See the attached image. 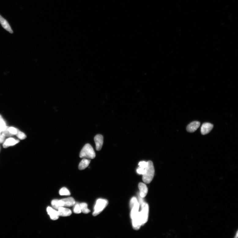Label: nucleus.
<instances>
[{"label":"nucleus","instance_id":"20","mask_svg":"<svg viewBox=\"0 0 238 238\" xmlns=\"http://www.w3.org/2000/svg\"><path fill=\"white\" fill-rule=\"evenodd\" d=\"M17 133L16 135L17 137L20 139H24L27 138L26 135L21 131H20L19 129H17Z\"/></svg>","mask_w":238,"mask_h":238},{"label":"nucleus","instance_id":"15","mask_svg":"<svg viewBox=\"0 0 238 238\" xmlns=\"http://www.w3.org/2000/svg\"><path fill=\"white\" fill-rule=\"evenodd\" d=\"M91 162V160L87 158H83L81 161L79 165L80 170H83L87 167Z\"/></svg>","mask_w":238,"mask_h":238},{"label":"nucleus","instance_id":"25","mask_svg":"<svg viewBox=\"0 0 238 238\" xmlns=\"http://www.w3.org/2000/svg\"><path fill=\"white\" fill-rule=\"evenodd\" d=\"M1 133H2V132H1V131H0V135H1Z\"/></svg>","mask_w":238,"mask_h":238},{"label":"nucleus","instance_id":"11","mask_svg":"<svg viewBox=\"0 0 238 238\" xmlns=\"http://www.w3.org/2000/svg\"><path fill=\"white\" fill-rule=\"evenodd\" d=\"M47 211L51 220H56L59 218V216L58 212L51 207H48L47 208Z\"/></svg>","mask_w":238,"mask_h":238},{"label":"nucleus","instance_id":"17","mask_svg":"<svg viewBox=\"0 0 238 238\" xmlns=\"http://www.w3.org/2000/svg\"><path fill=\"white\" fill-rule=\"evenodd\" d=\"M6 124V122L3 119L0 115V131L1 132L5 130L7 128Z\"/></svg>","mask_w":238,"mask_h":238},{"label":"nucleus","instance_id":"3","mask_svg":"<svg viewBox=\"0 0 238 238\" xmlns=\"http://www.w3.org/2000/svg\"><path fill=\"white\" fill-rule=\"evenodd\" d=\"M108 201L106 199H98L94 208L93 215L96 216L100 214L108 206Z\"/></svg>","mask_w":238,"mask_h":238},{"label":"nucleus","instance_id":"19","mask_svg":"<svg viewBox=\"0 0 238 238\" xmlns=\"http://www.w3.org/2000/svg\"><path fill=\"white\" fill-rule=\"evenodd\" d=\"M51 205L53 208L57 209H58L60 207H61L59 202V200L57 199L53 200L51 202Z\"/></svg>","mask_w":238,"mask_h":238},{"label":"nucleus","instance_id":"13","mask_svg":"<svg viewBox=\"0 0 238 238\" xmlns=\"http://www.w3.org/2000/svg\"><path fill=\"white\" fill-rule=\"evenodd\" d=\"M58 211L59 216L62 217H67L70 216L72 213L70 209L61 207L58 209Z\"/></svg>","mask_w":238,"mask_h":238},{"label":"nucleus","instance_id":"12","mask_svg":"<svg viewBox=\"0 0 238 238\" xmlns=\"http://www.w3.org/2000/svg\"><path fill=\"white\" fill-rule=\"evenodd\" d=\"M138 165L139 167L137 170V173L139 174L143 175L145 173L147 162L145 161L140 162L139 163Z\"/></svg>","mask_w":238,"mask_h":238},{"label":"nucleus","instance_id":"4","mask_svg":"<svg viewBox=\"0 0 238 238\" xmlns=\"http://www.w3.org/2000/svg\"><path fill=\"white\" fill-rule=\"evenodd\" d=\"M141 210L139 212L142 221V225L145 224L148 220L149 213V205L145 202L141 205Z\"/></svg>","mask_w":238,"mask_h":238},{"label":"nucleus","instance_id":"16","mask_svg":"<svg viewBox=\"0 0 238 238\" xmlns=\"http://www.w3.org/2000/svg\"><path fill=\"white\" fill-rule=\"evenodd\" d=\"M80 207L81 209V212L87 214L90 212V211L88 208L87 204L85 203H82L80 204Z\"/></svg>","mask_w":238,"mask_h":238},{"label":"nucleus","instance_id":"21","mask_svg":"<svg viewBox=\"0 0 238 238\" xmlns=\"http://www.w3.org/2000/svg\"><path fill=\"white\" fill-rule=\"evenodd\" d=\"M73 212L76 214H80L81 212V211L80 207V205L78 204H77L75 205V206L74 208Z\"/></svg>","mask_w":238,"mask_h":238},{"label":"nucleus","instance_id":"24","mask_svg":"<svg viewBox=\"0 0 238 238\" xmlns=\"http://www.w3.org/2000/svg\"><path fill=\"white\" fill-rule=\"evenodd\" d=\"M5 136L2 133L0 135V143H2L5 140Z\"/></svg>","mask_w":238,"mask_h":238},{"label":"nucleus","instance_id":"6","mask_svg":"<svg viewBox=\"0 0 238 238\" xmlns=\"http://www.w3.org/2000/svg\"><path fill=\"white\" fill-rule=\"evenodd\" d=\"M104 138L101 134H98L94 138V140L96 144V149L97 151L101 150L103 143Z\"/></svg>","mask_w":238,"mask_h":238},{"label":"nucleus","instance_id":"8","mask_svg":"<svg viewBox=\"0 0 238 238\" xmlns=\"http://www.w3.org/2000/svg\"><path fill=\"white\" fill-rule=\"evenodd\" d=\"M200 123L198 121L192 122L189 124L187 127V130L190 133L194 132L199 128Z\"/></svg>","mask_w":238,"mask_h":238},{"label":"nucleus","instance_id":"23","mask_svg":"<svg viewBox=\"0 0 238 238\" xmlns=\"http://www.w3.org/2000/svg\"><path fill=\"white\" fill-rule=\"evenodd\" d=\"M8 127H7L2 132L5 136L6 137H10L13 136V135L11 134L8 129Z\"/></svg>","mask_w":238,"mask_h":238},{"label":"nucleus","instance_id":"10","mask_svg":"<svg viewBox=\"0 0 238 238\" xmlns=\"http://www.w3.org/2000/svg\"><path fill=\"white\" fill-rule=\"evenodd\" d=\"M0 24L4 29L9 32L10 33H13V31L7 20L0 15Z\"/></svg>","mask_w":238,"mask_h":238},{"label":"nucleus","instance_id":"22","mask_svg":"<svg viewBox=\"0 0 238 238\" xmlns=\"http://www.w3.org/2000/svg\"><path fill=\"white\" fill-rule=\"evenodd\" d=\"M8 129L10 133L13 135H16L17 134V128H13V127H8Z\"/></svg>","mask_w":238,"mask_h":238},{"label":"nucleus","instance_id":"9","mask_svg":"<svg viewBox=\"0 0 238 238\" xmlns=\"http://www.w3.org/2000/svg\"><path fill=\"white\" fill-rule=\"evenodd\" d=\"M138 188L139 191V196L142 198H144L148 192V188L146 184L144 183H139Z\"/></svg>","mask_w":238,"mask_h":238},{"label":"nucleus","instance_id":"5","mask_svg":"<svg viewBox=\"0 0 238 238\" xmlns=\"http://www.w3.org/2000/svg\"><path fill=\"white\" fill-rule=\"evenodd\" d=\"M59 202L61 207H71L75 204V199L72 197L61 199L59 200Z\"/></svg>","mask_w":238,"mask_h":238},{"label":"nucleus","instance_id":"18","mask_svg":"<svg viewBox=\"0 0 238 238\" xmlns=\"http://www.w3.org/2000/svg\"><path fill=\"white\" fill-rule=\"evenodd\" d=\"M59 193L61 195H71L70 192L69 190L67 188L65 187L61 188Z\"/></svg>","mask_w":238,"mask_h":238},{"label":"nucleus","instance_id":"14","mask_svg":"<svg viewBox=\"0 0 238 238\" xmlns=\"http://www.w3.org/2000/svg\"><path fill=\"white\" fill-rule=\"evenodd\" d=\"M19 142L18 140H16L13 138H9L6 139L3 144L4 148H6L11 146H14Z\"/></svg>","mask_w":238,"mask_h":238},{"label":"nucleus","instance_id":"7","mask_svg":"<svg viewBox=\"0 0 238 238\" xmlns=\"http://www.w3.org/2000/svg\"><path fill=\"white\" fill-rule=\"evenodd\" d=\"M213 125L211 123H204L201 128V132L203 135H206L211 132L213 128Z\"/></svg>","mask_w":238,"mask_h":238},{"label":"nucleus","instance_id":"2","mask_svg":"<svg viewBox=\"0 0 238 238\" xmlns=\"http://www.w3.org/2000/svg\"><path fill=\"white\" fill-rule=\"evenodd\" d=\"M96 157V154L92 146L89 143L85 145L80 154V157L83 158L93 159Z\"/></svg>","mask_w":238,"mask_h":238},{"label":"nucleus","instance_id":"1","mask_svg":"<svg viewBox=\"0 0 238 238\" xmlns=\"http://www.w3.org/2000/svg\"><path fill=\"white\" fill-rule=\"evenodd\" d=\"M147 162V165L145 173L142 175V180L145 183L148 184L152 181L154 178L155 170L153 162L151 161Z\"/></svg>","mask_w":238,"mask_h":238}]
</instances>
